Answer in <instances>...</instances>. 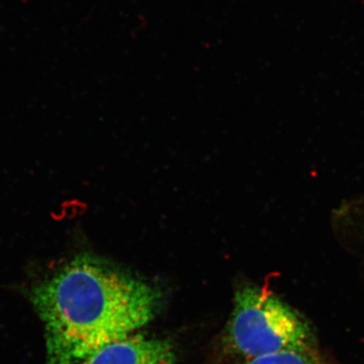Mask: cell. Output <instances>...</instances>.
Wrapping results in <instances>:
<instances>
[{
	"mask_svg": "<svg viewBox=\"0 0 364 364\" xmlns=\"http://www.w3.org/2000/svg\"><path fill=\"white\" fill-rule=\"evenodd\" d=\"M30 298L44 324L46 364H80L147 325L160 306L151 284L91 254L57 268Z\"/></svg>",
	"mask_w": 364,
	"mask_h": 364,
	"instance_id": "1",
	"label": "cell"
},
{
	"mask_svg": "<svg viewBox=\"0 0 364 364\" xmlns=\"http://www.w3.org/2000/svg\"><path fill=\"white\" fill-rule=\"evenodd\" d=\"M228 339L235 351L250 359L284 350L304 352L310 332L306 323L274 294L245 287L235 298Z\"/></svg>",
	"mask_w": 364,
	"mask_h": 364,
	"instance_id": "2",
	"label": "cell"
},
{
	"mask_svg": "<svg viewBox=\"0 0 364 364\" xmlns=\"http://www.w3.org/2000/svg\"><path fill=\"white\" fill-rule=\"evenodd\" d=\"M176 355L169 342L130 335L105 345L80 364H174Z\"/></svg>",
	"mask_w": 364,
	"mask_h": 364,
	"instance_id": "3",
	"label": "cell"
},
{
	"mask_svg": "<svg viewBox=\"0 0 364 364\" xmlns=\"http://www.w3.org/2000/svg\"><path fill=\"white\" fill-rule=\"evenodd\" d=\"M245 364H312L303 351L284 350L250 358Z\"/></svg>",
	"mask_w": 364,
	"mask_h": 364,
	"instance_id": "4",
	"label": "cell"
}]
</instances>
